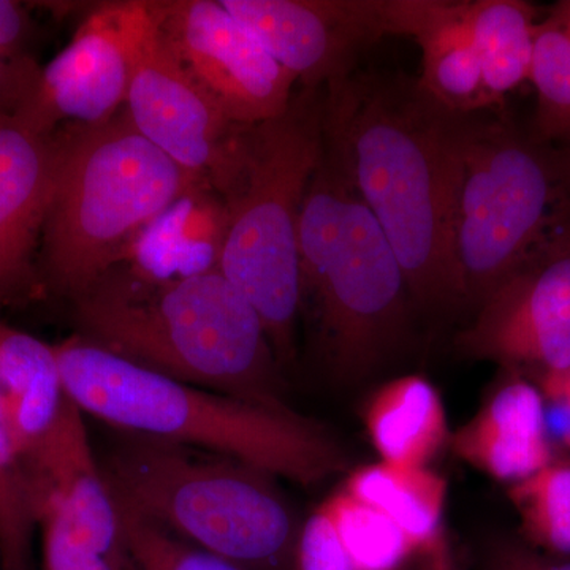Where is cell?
<instances>
[{"label":"cell","mask_w":570,"mask_h":570,"mask_svg":"<svg viewBox=\"0 0 570 570\" xmlns=\"http://www.w3.org/2000/svg\"><path fill=\"white\" fill-rule=\"evenodd\" d=\"M67 401L55 346L13 328L0 314V404L21 461L47 441Z\"/></svg>","instance_id":"obj_18"},{"label":"cell","mask_w":570,"mask_h":570,"mask_svg":"<svg viewBox=\"0 0 570 570\" xmlns=\"http://www.w3.org/2000/svg\"><path fill=\"white\" fill-rule=\"evenodd\" d=\"M468 358L546 374L570 365V204L456 336Z\"/></svg>","instance_id":"obj_9"},{"label":"cell","mask_w":570,"mask_h":570,"mask_svg":"<svg viewBox=\"0 0 570 570\" xmlns=\"http://www.w3.org/2000/svg\"><path fill=\"white\" fill-rule=\"evenodd\" d=\"M295 570H356L325 502L302 524L296 543ZM403 570H412V566Z\"/></svg>","instance_id":"obj_27"},{"label":"cell","mask_w":570,"mask_h":570,"mask_svg":"<svg viewBox=\"0 0 570 570\" xmlns=\"http://www.w3.org/2000/svg\"><path fill=\"white\" fill-rule=\"evenodd\" d=\"M521 539L549 557H570V461L557 459L531 478L509 485Z\"/></svg>","instance_id":"obj_23"},{"label":"cell","mask_w":570,"mask_h":570,"mask_svg":"<svg viewBox=\"0 0 570 570\" xmlns=\"http://www.w3.org/2000/svg\"><path fill=\"white\" fill-rule=\"evenodd\" d=\"M115 504L124 554L134 570H246L186 542L127 505Z\"/></svg>","instance_id":"obj_26"},{"label":"cell","mask_w":570,"mask_h":570,"mask_svg":"<svg viewBox=\"0 0 570 570\" xmlns=\"http://www.w3.org/2000/svg\"><path fill=\"white\" fill-rule=\"evenodd\" d=\"M362 420L382 463L393 466L428 468L450 441L441 395L415 374L392 379L371 393Z\"/></svg>","instance_id":"obj_19"},{"label":"cell","mask_w":570,"mask_h":570,"mask_svg":"<svg viewBox=\"0 0 570 570\" xmlns=\"http://www.w3.org/2000/svg\"><path fill=\"white\" fill-rule=\"evenodd\" d=\"M538 387L543 397L570 407V365L553 373L540 374Z\"/></svg>","instance_id":"obj_32"},{"label":"cell","mask_w":570,"mask_h":570,"mask_svg":"<svg viewBox=\"0 0 570 570\" xmlns=\"http://www.w3.org/2000/svg\"><path fill=\"white\" fill-rule=\"evenodd\" d=\"M102 472L119 504L246 570H295L302 527L275 475L245 461L129 434Z\"/></svg>","instance_id":"obj_6"},{"label":"cell","mask_w":570,"mask_h":570,"mask_svg":"<svg viewBox=\"0 0 570 570\" xmlns=\"http://www.w3.org/2000/svg\"><path fill=\"white\" fill-rule=\"evenodd\" d=\"M149 21V0L100 3L40 70L31 100L14 119L40 132L111 121L126 107Z\"/></svg>","instance_id":"obj_12"},{"label":"cell","mask_w":570,"mask_h":570,"mask_svg":"<svg viewBox=\"0 0 570 570\" xmlns=\"http://www.w3.org/2000/svg\"><path fill=\"white\" fill-rule=\"evenodd\" d=\"M77 336L154 373L288 411L265 326L220 273L146 279L112 266L71 302Z\"/></svg>","instance_id":"obj_2"},{"label":"cell","mask_w":570,"mask_h":570,"mask_svg":"<svg viewBox=\"0 0 570 570\" xmlns=\"http://www.w3.org/2000/svg\"><path fill=\"white\" fill-rule=\"evenodd\" d=\"M343 489L389 517L417 550L444 528L448 480L430 468L382 463L355 468Z\"/></svg>","instance_id":"obj_20"},{"label":"cell","mask_w":570,"mask_h":570,"mask_svg":"<svg viewBox=\"0 0 570 570\" xmlns=\"http://www.w3.org/2000/svg\"><path fill=\"white\" fill-rule=\"evenodd\" d=\"M55 352L63 389L82 414L124 433L220 453L299 485L346 471L347 455L336 439L291 409L195 387L77 335Z\"/></svg>","instance_id":"obj_3"},{"label":"cell","mask_w":570,"mask_h":570,"mask_svg":"<svg viewBox=\"0 0 570 570\" xmlns=\"http://www.w3.org/2000/svg\"><path fill=\"white\" fill-rule=\"evenodd\" d=\"M324 151V88H302L277 118L249 126L228 193L220 273L265 326L281 367L296 355L298 223Z\"/></svg>","instance_id":"obj_7"},{"label":"cell","mask_w":570,"mask_h":570,"mask_svg":"<svg viewBox=\"0 0 570 570\" xmlns=\"http://www.w3.org/2000/svg\"><path fill=\"white\" fill-rule=\"evenodd\" d=\"M530 81L538 94L532 132L570 148V0L539 18Z\"/></svg>","instance_id":"obj_22"},{"label":"cell","mask_w":570,"mask_h":570,"mask_svg":"<svg viewBox=\"0 0 570 570\" xmlns=\"http://www.w3.org/2000/svg\"><path fill=\"white\" fill-rule=\"evenodd\" d=\"M337 534L356 570H403L417 547L389 517L341 487L325 499Z\"/></svg>","instance_id":"obj_24"},{"label":"cell","mask_w":570,"mask_h":570,"mask_svg":"<svg viewBox=\"0 0 570 570\" xmlns=\"http://www.w3.org/2000/svg\"><path fill=\"white\" fill-rule=\"evenodd\" d=\"M390 33L417 41L422 50L419 85L456 115L493 110L466 0H389Z\"/></svg>","instance_id":"obj_16"},{"label":"cell","mask_w":570,"mask_h":570,"mask_svg":"<svg viewBox=\"0 0 570 570\" xmlns=\"http://www.w3.org/2000/svg\"><path fill=\"white\" fill-rule=\"evenodd\" d=\"M397 73H363L324 88V149L376 217L406 277L412 305L464 309L450 209L463 119Z\"/></svg>","instance_id":"obj_1"},{"label":"cell","mask_w":570,"mask_h":570,"mask_svg":"<svg viewBox=\"0 0 570 570\" xmlns=\"http://www.w3.org/2000/svg\"><path fill=\"white\" fill-rule=\"evenodd\" d=\"M569 204L568 146L504 115L464 116L450 209L464 309L482 305Z\"/></svg>","instance_id":"obj_8"},{"label":"cell","mask_w":570,"mask_h":570,"mask_svg":"<svg viewBox=\"0 0 570 570\" xmlns=\"http://www.w3.org/2000/svg\"><path fill=\"white\" fill-rule=\"evenodd\" d=\"M37 527L28 475L0 404V570H31Z\"/></svg>","instance_id":"obj_25"},{"label":"cell","mask_w":570,"mask_h":570,"mask_svg":"<svg viewBox=\"0 0 570 570\" xmlns=\"http://www.w3.org/2000/svg\"><path fill=\"white\" fill-rule=\"evenodd\" d=\"M466 14L487 89L502 104L530 81L538 10L521 0H466Z\"/></svg>","instance_id":"obj_21"},{"label":"cell","mask_w":570,"mask_h":570,"mask_svg":"<svg viewBox=\"0 0 570 570\" xmlns=\"http://www.w3.org/2000/svg\"><path fill=\"white\" fill-rule=\"evenodd\" d=\"M40 70L33 58L21 61L0 58V118H17L24 110L36 91Z\"/></svg>","instance_id":"obj_29"},{"label":"cell","mask_w":570,"mask_h":570,"mask_svg":"<svg viewBox=\"0 0 570 570\" xmlns=\"http://www.w3.org/2000/svg\"><path fill=\"white\" fill-rule=\"evenodd\" d=\"M299 314L341 381H362L406 343L412 299L376 217L322 151L298 223Z\"/></svg>","instance_id":"obj_4"},{"label":"cell","mask_w":570,"mask_h":570,"mask_svg":"<svg viewBox=\"0 0 570 570\" xmlns=\"http://www.w3.org/2000/svg\"><path fill=\"white\" fill-rule=\"evenodd\" d=\"M124 111L135 129L187 175L223 197L228 193L242 167L249 126L232 122L184 70L153 11Z\"/></svg>","instance_id":"obj_11"},{"label":"cell","mask_w":570,"mask_h":570,"mask_svg":"<svg viewBox=\"0 0 570 570\" xmlns=\"http://www.w3.org/2000/svg\"><path fill=\"white\" fill-rule=\"evenodd\" d=\"M59 156V129L40 132L0 118V311L41 291V235Z\"/></svg>","instance_id":"obj_14"},{"label":"cell","mask_w":570,"mask_h":570,"mask_svg":"<svg viewBox=\"0 0 570 570\" xmlns=\"http://www.w3.org/2000/svg\"><path fill=\"white\" fill-rule=\"evenodd\" d=\"M61 156L39 254L41 291L73 302L190 183L130 122L126 111L100 126L59 129Z\"/></svg>","instance_id":"obj_5"},{"label":"cell","mask_w":570,"mask_h":570,"mask_svg":"<svg viewBox=\"0 0 570 570\" xmlns=\"http://www.w3.org/2000/svg\"><path fill=\"white\" fill-rule=\"evenodd\" d=\"M478 570H570V560L549 557L523 539L497 535L480 550Z\"/></svg>","instance_id":"obj_28"},{"label":"cell","mask_w":570,"mask_h":570,"mask_svg":"<svg viewBox=\"0 0 570 570\" xmlns=\"http://www.w3.org/2000/svg\"><path fill=\"white\" fill-rule=\"evenodd\" d=\"M412 570H463L445 527L415 553Z\"/></svg>","instance_id":"obj_31"},{"label":"cell","mask_w":570,"mask_h":570,"mask_svg":"<svg viewBox=\"0 0 570 570\" xmlns=\"http://www.w3.org/2000/svg\"><path fill=\"white\" fill-rule=\"evenodd\" d=\"M149 6L184 70L232 122L255 126L287 110L296 78L220 0H153Z\"/></svg>","instance_id":"obj_10"},{"label":"cell","mask_w":570,"mask_h":570,"mask_svg":"<svg viewBox=\"0 0 570 570\" xmlns=\"http://www.w3.org/2000/svg\"><path fill=\"white\" fill-rule=\"evenodd\" d=\"M302 88L321 89L355 73L390 36L389 0H220Z\"/></svg>","instance_id":"obj_13"},{"label":"cell","mask_w":570,"mask_h":570,"mask_svg":"<svg viewBox=\"0 0 570 570\" xmlns=\"http://www.w3.org/2000/svg\"><path fill=\"white\" fill-rule=\"evenodd\" d=\"M32 39V22L20 2L0 0V58L21 61L28 55Z\"/></svg>","instance_id":"obj_30"},{"label":"cell","mask_w":570,"mask_h":570,"mask_svg":"<svg viewBox=\"0 0 570 570\" xmlns=\"http://www.w3.org/2000/svg\"><path fill=\"white\" fill-rule=\"evenodd\" d=\"M228 209L209 184L193 181L134 239L124 264L153 281H176L220 269Z\"/></svg>","instance_id":"obj_17"},{"label":"cell","mask_w":570,"mask_h":570,"mask_svg":"<svg viewBox=\"0 0 570 570\" xmlns=\"http://www.w3.org/2000/svg\"><path fill=\"white\" fill-rule=\"evenodd\" d=\"M570 411V407H568ZM562 441H564L566 448L570 450V420L568 426H566L564 434H562Z\"/></svg>","instance_id":"obj_33"},{"label":"cell","mask_w":570,"mask_h":570,"mask_svg":"<svg viewBox=\"0 0 570 570\" xmlns=\"http://www.w3.org/2000/svg\"><path fill=\"white\" fill-rule=\"evenodd\" d=\"M449 444L461 461L498 482L513 485L531 478L554 460L546 397L510 371Z\"/></svg>","instance_id":"obj_15"}]
</instances>
